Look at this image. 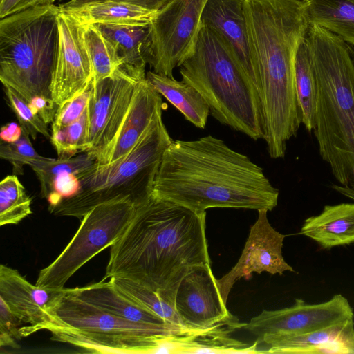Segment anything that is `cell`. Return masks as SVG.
<instances>
[{"label":"cell","instance_id":"6da1fadb","mask_svg":"<svg viewBox=\"0 0 354 354\" xmlns=\"http://www.w3.org/2000/svg\"><path fill=\"white\" fill-rule=\"evenodd\" d=\"M279 194L262 167L208 135L173 140L163 155L151 197L202 214L212 207L272 211Z\"/></svg>","mask_w":354,"mask_h":354},{"label":"cell","instance_id":"7a4b0ae2","mask_svg":"<svg viewBox=\"0 0 354 354\" xmlns=\"http://www.w3.org/2000/svg\"><path fill=\"white\" fill-rule=\"evenodd\" d=\"M205 218L206 212L151 197L136 207L111 246L104 279L122 277L155 291H176L192 267L210 263Z\"/></svg>","mask_w":354,"mask_h":354},{"label":"cell","instance_id":"3957f363","mask_svg":"<svg viewBox=\"0 0 354 354\" xmlns=\"http://www.w3.org/2000/svg\"><path fill=\"white\" fill-rule=\"evenodd\" d=\"M306 41L317 85L314 134L321 158L348 186L354 166V62L339 36L309 25Z\"/></svg>","mask_w":354,"mask_h":354},{"label":"cell","instance_id":"277c9868","mask_svg":"<svg viewBox=\"0 0 354 354\" xmlns=\"http://www.w3.org/2000/svg\"><path fill=\"white\" fill-rule=\"evenodd\" d=\"M306 6V0H244L250 63L268 107H286L297 100L295 64L310 25Z\"/></svg>","mask_w":354,"mask_h":354},{"label":"cell","instance_id":"5b68a950","mask_svg":"<svg viewBox=\"0 0 354 354\" xmlns=\"http://www.w3.org/2000/svg\"><path fill=\"white\" fill-rule=\"evenodd\" d=\"M178 67L182 80L200 93L212 117L254 140H265L259 91L222 35L201 21L194 50Z\"/></svg>","mask_w":354,"mask_h":354},{"label":"cell","instance_id":"8992f818","mask_svg":"<svg viewBox=\"0 0 354 354\" xmlns=\"http://www.w3.org/2000/svg\"><path fill=\"white\" fill-rule=\"evenodd\" d=\"M173 142L159 114L133 150L120 159L104 165L96 162L76 174L80 188L49 210L55 216L81 220L97 205L127 199L136 206L148 202L163 155Z\"/></svg>","mask_w":354,"mask_h":354},{"label":"cell","instance_id":"52a82bcc","mask_svg":"<svg viewBox=\"0 0 354 354\" xmlns=\"http://www.w3.org/2000/svg\"><path fill=\"white\" fill-rule=\"evenodd\" d=\"M59 10L55 4L39 6L0 20V80L28 102L36 95L51 97Z\"/></svg>","mask_w":354,"mask_h":354},{"label":"cell","instance_id":"ba28073f","mask_svg":"<svg viewBox=\"0 0 354 354\" xmlns=\"http://www.w3.org/2000/svg\"><path fill=\"white\" fill-rule=\"evenodd\" d=\"M44 330L53 340L101 353H155L165 337L195 332L171 324H145L118 317L73 295L69 288Z\"/></svg>","mask_w":354,"mask_h":354},{"label":"cell","instance_id":"9c48e42d","mask_svg":"<svg viewBox=\"0 0 354 354\" xmlns=\"http://www.w3.org/2000/svg\"><path fill=\"white\" fill-rule=\"evenodd\" d=\"M129 200L104 203L92 208L80 220V225L59 255L40 270L36 285L64 288L68 280L86 263L122 236L135 213Z\"/></svg>","mask_w":354,"mask_h":354},{"label":"cell","instance_id":"30bf717a","mask_svg":"<svg viewBox=\"0 0 354 354\" xmlns=\"http://www.w3.org/2000/svg\"><path fill=\"white\" fill-rule=\"evenodd\" d=\"M207 0H173L150 21L152 71L173 77V71L192 53Z\"/></svg>","mask_w":354,"mask_h":354},{"label":"cell","instance_id":"8fae6325","mask_svg":"<svg viewBox=\"0 0 354 354\" xmlns=\"http://www.w3.org/2000/svg\"><path fill=\"white\" fill-rule=\"evenodd\" d=\"M138 82L120 67L108 77L97 82L92 80L86 152L93 155L98 165L103 162L122 126Z\"/></svg>","mask_w":354,"mask_h":354},{"label":"cell","instance_id":"7c38bea8","mask_svg":"<svg viewBox=\"0 0 354 354\" xmlns=\"http://www.w3.org/2000/svg\"><path fill=\"white\" fill-rule=\"evenodd\" d=\"M354 313L348 301L340 294L319 304H308L296 299L288 308L263 310L245 324L243 328L257 336L298 335L331 326L353 321Z\"/></svg>","mask_w":354,"mask_h":354},{"label":"cell","instance_id":"4fadbf2b","mask_svg":"<svg viewBox=\"0 0 354 354\" xmlns=\"http://www.w3.org/2000/svg\"><path fill=\"white\" fill-rule=\"evenodd\" d=\"M57 21L59 47L50 92L60 106L85 91L93 71L84 38V26L62 8Z\"/></svg>","mask_w":354,"mask_h":354},{"label":"cell","instance_id":"5bb4252c","mask_svg":"<svg viewBox=\"0 0 354 354\" xmlns=\"http://www.w3.org/2000/svg\"><path fill=\"white\" fill-rule=\"evenodd\" d=\"M176 310L185 326L201 330L234 317L227 309L210 263L192 267L181 279Z\"/></svg>","mask_w":354,"mask_h":354},{"label":"cell","instance_id":"9a60e30c","mask_svg":"<svg viewBox=\"0 0 354 354\" xmlns=\"http://www.w3.org/2000/svg\"><path fill=\"white\" fill-rule=\"evenodd\" d=\"M268 212L266 209L258 211V218L250 227L238 262L230 271L217 279L225 304L234 284L241 278L249 279L253 272H267L281 275L286 271L295 272L282 255L286 236L272 227L267 217Z\"/></svg>","mask_w":354,"mask_h":354},{"label":"cell","instance_id":"2e32d148","mask_svg":"<svg viewBox=\"0 0 354 354\" xmlns=\"http://www.w3.org/2000/svg\"><path fill=\"white\" fill-rule=\"evenodd\" d=\"M66 289L33 285L17 270L0 266V298L23 324H29L19 328L22 337L44 330L52 322L53 312Z\"/></svg>","mask_w":354,"mask_h":354},{"label":"cell","instance_id":"e0dca14e","mask_svg":"<svg viewBox=\"0 0 354 354\" xmlns=\"http://www.w3.org/2000/svg\"><path fill=\"white\" fill-rule=\"evenodd\" d=\"M164 106L160 94L147 78L140 81L122 126L99 165L113 162L130 153L155 118L162 113Z\"/></svg>","mask_w":354,"mask_h":354},{"label":"cell","instance_id":"ac0fdd59","mask_svg":"<svg viewBox=\"0 0 354 354\" xmlns=\"http://www.w3.org/2000/svg\"><path fill=\"white\" fill-rule=\"evenodd\" d=\"M94 25L109 45L119 67L138 82L145 79V66L151 59L150 22Z\"/></svg>","mask_w":354,"mask_h":354},{"label":"cell","instance_id":"d6986e66","mask_svg":"<svg viewBox=\"0 0 354 354\" xmlns=\"http://www.w3.org/2000/svg\"><path fill=\"white\" fill-rule=\"evenodd\" d=\"M257 342L269 346L261 353H354V322L298 335L264 336Z\"/></svg>","mask_w":354,"mask_h":354},{"label":"cell","instance_id":"ffe728a7","mask_svg":"<svg viewBox=\"0 0 354 354\" xmlns=\"http://www.w3.org/2000/svg\"><path fill=\"white\" fill-rule=\"evenodd\" d=\"M245 323L234 318L209 328L167 336L162 342L164 353H260L256 341L250 345L230 336Z\"/></svg>","mask_w":354,"mask_h":354},{"label":"cell","instance_id":"44dd1931","mask_svg":"<svg viewBox=\"0 0 354 354\" xmlns=\"http://www.w3.org/2000/svg\"><path fill=\"white\" fill-rule=\"evenodd\" d=\"M201 21L227 40L244 73L258 89L249 55L244 0H207Z\"/></svg>","mask_w":354,"mask_h":354},{"label":"cell","instance_id":"7402d4cb","mask_svg":"<svg viewBox=\"0 0 354 354\" xmlns=\"http://www.w3.org/2000/svg\"><path fill=\"white\" fill-rule=\"evenodd\" d=\"M301 234L324 249L354 243V203L325 205L322 212L305 220Z\"/></svg>","mask_w":354,"mask_h":354},{"label":"cell","instance_id":"603a6c76","mask_svg":"<svg viewBox=\"0 0 354 354\" xmlns=\"http://www.w3.org/2000/svg\"><path fill=\"white\" fill-rule=\"evenodd\" d=\"M69 290L78 298L118 317L145 324H169L131 300L120 292L110 280L106 282L103 279L95 283Z\"/></svg>","mask_w":354,"mask_h":354},{"label":"cell","instance_id":"cb8c5ba5","mask_svg":"<svg viewBox=\"0 0 354 354\" xmlns=\"http://www.w3.org/2000/svg\"><path fill=\"white\" fill-rule=\"evenodd\" d=\"M147 80L155 89L195 127L204 129L210 113L209 107L200 93L183 80L156 73H146Z\"/></svg>","mask_w":354,"mask_h":354},{"label":"cell","instance_id":"d4e9b609","mask_svg":"<svg viewBox=\"0 0 354 354\" xmlns=\"http://www.w3.org/2000/svg\"><path fill=\"white\" fill-rule=\"evenodd\" d=\"M62 9L71 14L83 25L149 23L158 12L134 4L116 1H101Z\"/></svg>","mask_w":354,"mask_h":354},{"label":"cell","instance_id":"484cf974","mask_svg":"<svg viewBox=\"0 0 354 354\" xmlns=\"http://www.w3.org/2000/svg\"><path fill=\"white\" fill-rule=\"evenodd\" d=\"M310 25L323 28L354 46V0H306Z\"/></svg>","mask_w":354,"mask_h":354},{"label":"cell","instance_id":"4316f807","mask_svg":"<svg viewBox=\"0 0 354 354\" xmlns=\"http://www.w3.org/2000/svg\"><path fill=\"white\" fill-rule=\"evenodd\" d=\"M295 80L301 124L310 134L316 128L317 85L306 37L297 53Z\"/></svg>","mask_w":354,"mask_h":354},{"label":"cell","instance_id":"83f0119b","mask_svg":"<svg viewBox=\"0 0 354 354\" xmlns=\"http://www.w3.org/2000/svg\"><path fill=\"white\" fill-rule=\"evenodd\" d=\"M109 280L120 292L138 305L156 314L167 323L188 329L176 310L174 296L153 290L125 278L111 277Z\"/></svg>","mask_w":354,"mask_h":354},{"label":"cell","instance_id":"f1b7e54d","mask_svg":"<svg viewBox=\"0 0 354 354\" xmlns=\"http://www.w3.org/2000/svg\"><path fill=\"white\" fill-rule=\"evenodd\" d=\"M96 162V158L87 152L70 158H58L53 159L46 158L35 160L29 164L35 173L41 186L40 194L47 198L51 192L53 180L58 175L64 172L73 174L80 173Z\"/></svg>","mask_w":354,"mask_h":354},{"label":"cell","instance_id":"f546056e","mask_svg":"<svg viewBox=\"0 0 354 354\" xmlns=\"http://www.w3.org/2000/svg\"><path fill=\"white\" fill-rule=\"evenodd\" d=\"M31 199L17 175L0 183V225L17 224L32 214Z\"/></svg>","mask_w":354,"mask_h":354},{"label":"cell","instance_id":"4dcf8cb0","mask_svg":"<svg viewBox=\"0 0 354 354\" xmlns=\"http://www.w3.org/2000/svg\"><path fill=\"white\" fill-rule=\"evenodd\" d=\"M84 26V41L93 66V80L97 82L112 75L119 64L97 27L94 24Z\"/></svg>","mask_w":354,"mask_h":354},{"label":"cell","instance_id":"1f68e13d","mask_svg":"<svg viewBox=\"0 0 354 354\" xmlns=\"http://www.w3.org/2000/svg\"><path fill=\"white\" fill-rule=\"evenodd\" d=\"M7 103L18 119L19 124L32 139L38 134L50 139L48 124L32 111L29 102L19 92L8 85H3Z\"/></svg>","mask_w":354,"mask_h":354},{"label":"cell","instance_id":"d6a6232c","mask_svg":"<svg viewBox=\"0 0 354 354\" xmlns=\"http://www.w3.org/2000/svg\"><path fill=\"white\" fill-rule=\"evenodd\" d=\"M0 158L12 165L15 175L23 174L25 165H29L35 160L46 158L36 151L30 142V136L23 129L22 135L17 141L8 143L1 140Z\"/></svg>","mask_w":354,"mask_h":354},{"label":"cell","instance_id":"836d02e7","mask_svg":"<svg viewBox=\"0 0 354 354\" xmlns=\"http://www.w3.org/2000/svg\"><path fill=\"white\" fill-rule=\"evenodd\" d=\"M71 154L86 152L88 148L89 115L88 106L83 114L70 124L62 127Z\"/></svg>","mask_w":354,"mask_h":354},{"label":"cell","instance_id":"e575fe53","mask_svg":"<svg viewBox=\"0 0 354 354\" xmlns=\"http://www.w3.org/2000/svg\"><path fill=\"white\" fill-rule=\"evenodd\" d=\"M91 82L80 95L59 106L55 120L52 124L66 127L77 120L88 106Z\"/></svg>","mask_w":354,"mask_h":354},{"label":"cell","instance_id":"d590c367","mask_svg":"<svg viewBox=\"0 0 354 354\" xmlns=\"http://www.w3.org/2000/svg\"><path fill=\"white\" fill-rule=\"evenodd\" d=\"M80 188V183L75 174L64 172L53 180L51 192L46 200L48 209L57 206L62 200L75 195Z\"/></svg>","mask_w":354,"mask_h":354},{"label":"cell","instance_id":"8d00e7d4","mask_svg":"<svg viewBox=\"0 0 354 354\" xmlns=\"http://www.w3.org/2000/svg\"><path fill=\"white\" fill-rule=\"evenodd\" d=\"M23 324L10 310L6 303L0 298V345L17 348L15 340L22 336L19 326Z\"/></svg>","mask_w":354,"mask_h":354},{"label":"cell","instance_id":"74e56055","mask_svg":"<svg viewBox=\"0 0 354 354\" xmlns=\"http://www.w3.org/2000/svg\"><path fill=\"white\" fill-rule=\"evenodd\" d=\"M32 111L46 124L53 123L59 106L50 97L36 95L29 102Z\"/></svg>","mask_w":354,"mask_h":354},{"label":"cell","instance_id":"f35d334b","mask_svg":"<svg viewBox=\"0 0 354 354\" xmlns=\"http://www.w3.org/2000/svg\"><path fill=\"white\" fill-rule=\"evenodd\" d=\"M106 1H122L134 4L147 10L158 11L173 0H68L59 7L61 8H70Z\"/></svg>","mask_w":354,"mask_h":354},{"label":"cell","instance_id":"ab89813d","mask_svg":"<svg viewBox=\"0 0 354 354\" xmlns=\"http://www.w3.org/2000/svg\"><path fill=\"white\" fill-rule=\"evenodd\" d=\"M57 0H0V18L39 6L54 5Z\"/></svg>","mask_w":354,"mask_h":354},{"label":"cell","instance_id":"60d3db41","mask_svg":"<svg viewBox=\"0 0 354 354\" xmlns=\"http://www.w3.org/2000/svg\"><path fill=\"white\" fill-rule=\"evenodd\" d=\"M21 135L22 129L19 124L10 122L1 128L0 138L3 142H15L21 138Z\"/></svg>","mask_w":354,"mask_h":354},{"label":"cell","instance_id":"b9f144b4","mask_svg":"<svg viewBox=\"0 0 354 354\" xmlns=\"http://www.w3.org/2000/svg\"><path fill=\"white\" fill-rule=\"evenodd\" d=\"M331 187L337 192L354 201V188H352L350 186H344L335 184H333Z\"/></svg>","mask_w":354,"mask_h":354},{"label":"cell","instance_id":"7bdbcfd3","mask_svg":"<svg viewBox=\"0 0 354 354\" xmlns=\"http://www.w3.org/2000/svg\"><path fill=\"white\" fill-rule=\"evenodd\" d=\"M348 186H350L352 188H354V166L353 167V169L351 171V177H350Z\"/></svg>","mask_w":354,"mask_h":354},{"label":"cell","instance_id":"ee69618b","mask_svg":"<svg viewBox=\"0 0 354 354\" xmlns=\"http://www.w3.org/2000/svg\"><path fill=\"white\" fill-rule=\"evenodd\" d=\"M348 50H349L350 55L354 62V46L348 44Z\"/></svg>","mask_w":354,"mask_h":354}]
</instances>
